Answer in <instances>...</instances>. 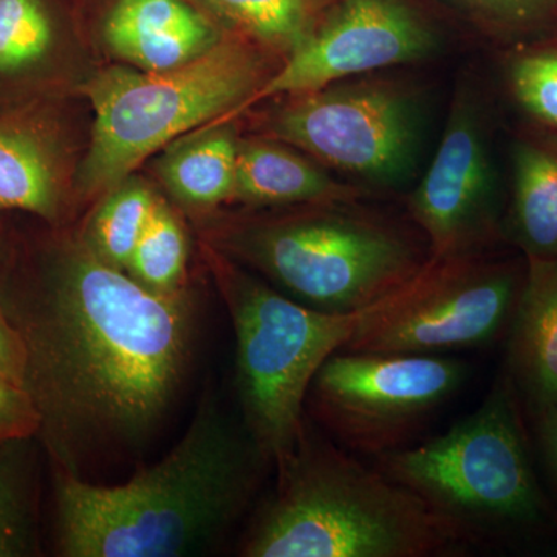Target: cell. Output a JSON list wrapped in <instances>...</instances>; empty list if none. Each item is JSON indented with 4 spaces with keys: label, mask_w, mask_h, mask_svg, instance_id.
I'll return each instance as SVG.
<instances>
[{
    "label": "cell",
    "mask_w": 557,
    "mask_h": 557,
    "mask_svg": "<svg viewBox=\"0 0 557 557\" xmlns=\"http://www.w3.org/2000/svg\"><path fill=\"white\" fill-rule=\"evenodd\" d=\"M518 395L498 380L485 401L445 434L375 458L388 479L408 487L469 541L536 523L544 515Z\"/></svg>",
    "instance_id": "cell-7"
},
{
    "label": "cell",
    "mask_w": 557,
    "mask_h": 557,
    "mask_svg": "<svg viewBox=\"0 0 557 557\" xmlns=\"http://www.w3.org/2000/svg\"><path fill=\"white\" fill-rule=\"evenodd\" d=\"M507 83L519 108L557 134V47L516 51L507 62Z\"/></svg>",
    "instance_id": "cell-24"
},
{
    "label": "cell",
    "mask_w": 557,
    "mask_h": 557,
    "mask_svg": "<svg viewBox=\"0 0 557 557\" xmlns=\"http://www.w3.org/2000/svg\"><path fill=\"white\" fill-rule=\"evenodd\" d=\"M309 2H319V0H309Z\"/></svg>",
    "instance_id": "cell-30"
},
{
    "label": "cell",
    "mask_w": 557,
    "mask_h": 557,
    "mask_svg": "<svg viewBox=\"0 0 557 557\" xmlns=\"http://www.w3.org/2000/svg\"><path fill=\"white\" fill-rule=\"evenodd\" d=\"M467 376L448 355L338 350L311 381L306 410L341 448L376 458L408 446Z\"/></svg>",
    "instance_id": "cell-9"
},
{
    "label": "cell",
    "mask_w": 557,
    "mask_h": 557,
    "mask_svg": "<svg viewBox=\"0 0 557 557\" xmlns=\"http://www.w3.org/2000/svg\"><path fill=\"white\" fill-rule=\"evenodd\" d=\"M104 40L132 67L166 72L197 60L222 38L183 0H119L106 20Z\"/></svg>",
    "instance_id": "cell-14"
},
{
    "label": "cell",
    "mask_w": 557,
    "mask_h": 557,
    "mask_svg": "<svg viewBox=\"0 0 557 557\" xmlns=\"http://www.w3.org/2000/svg\"><path fill=\"white\" fill-rule=\"evenodd\" d=\"M0 307L24 344L51 468L90 480L148 448L193 369L199 313L188 287L152 292L65 237L22 273L9 263Z\"/></svg>",
    "instance_id": "cell-1"
},
{
    "label": "cell",
    "mask_w": 557,
    "mask_h": 557,
    "mask_svg": "<svg viewBox=\"0 0 557 557\" xmlns=\"http://www.w3.org/2000/svg\"><path fill=\"white\" fill-rule=\"evenodd\" d=\"M420 127L416 97L383 79H344L292 95L269 121L274 138L376 185H395L412 172Z\"/></svg>",
    "instance_id": "cell-10"
},
{
    "label": "cell",
    "mask_w": 557,
    "mask_h": 557,
    "mask_svg": "<svg viewBox=\"0 0 557 557\" xmlns=\"http://www.w3.org/2000/svg\"><path fill=\"white\" fill-rule=\"evenodd\" d=\"M159 197L141 180L126 178L104 194L79 239L91 255L126 271Z\"/></svg>",
    "instance_id": "cell-21"
},
{
    "label": "cell",
    "mask_w": 557,
    "mask_h": 557,
    "mask_svg": "<svg viewBox=\"0 0 557 557\" xmlns=\"http://www.w3.org/2000/svg\"><path fill=\"white\" fill-rule=\"evenodd\" d=\"M237 150L239 141L230 126L190 135L159 161L161 182L185 207L215 208L233 200Z\"/></svg>",
    "instance_id": "cell-18"
},
{
    "label": "cell",
    "mask_w": 557,
    "mask_h": 557,
    "mask_svg": "<svg viewBox=\"0 0 557 557\" xmlns=\"http://www.w3.org/2000/svg\"><path fill=\"white\" fill-rule=\"evenodd\" d=\"M542 445L557 478V405L537 416Z\"/></svg>",
    "instance_id": "cell-28"
},
{
    "label": "cell",
    "mask_w": 557,
    "mask_h": 557,
    "mask_svg": "<svg viewBox=\"0 0 557 557\" xmlns=\"http://www.w3.org/2000/svg\"><path fill=\"white\" fill-rule=\"evenodd\" d=\"M0 373L24 386L25 350L21 336L0 307Z\"/></svg>",
    "instance_id": "cell-27"
},
{
    "label": "cell",
    "mask_w": 557,
    "mask_h": 557,
    "mask_svg": "<svg viewBox=\"0 0 557 557\" xmlns=\"http://www.w3.org/2000/svg\"><path fill=\"white\" fill-rule=\"evenodd\" d=\"M278 292L311 309L358 313L394 295L426 265L423 234L358 207V201L300 205L284 214L233 223L220 236Z\"/></svg>",
    "instance_id": "cell-4"
},
{
    "label": "cell",
    "mask_w": 557,
    "mask_h": 557,
    "mask_svg": "<svg viewBox=\"0 0 557 557\" xmlns=\"http://www.w3.org/2000/svg\"><path fill=\"white\" fill-rule=\"evenodd\" d=\"M438 36L409 0H338L251 104L432 57Z\"/></svg>",
    "instance_id": "cell-11"
},
{
    "label": "cell",
    "mask_w": 557,
    "mask_h": 557,
    "mask_svg": "<svg viewBox=\"0 0 557 557\" xmlns=\"http://www.w3.org/2000/svg\"><path fill=\"white\" fill-rule=\"evenodd\" d=\"M270 465L244 424L205 398L177 445L120 485L53 471L62 557L199 555L247 511Z\"/></svg>",
    "instance_id": "cell-2"
},
{
    "label": "cell",
    "mask_w": 557,
    "mask_h": 557,
    "mask_svg": "<svg viewBox=\"0 0 557 557\" xmlns=\"http://www.w3.org/2000/svg\"><path fill=\"white\" fill-rule=\"evenodd\" d=\"M214 273L236 336L242 424L271 465L298 442L311 381L346 346L366 310L311 309L226 256L214 259Z\"/></svg>",
    "instance_id": "cell-6"
},
{
    "label": "cell",
    "mask_w": 557,
    "mask_h": 557,
    "mask_svg": "<svg viewBox=\"0 0 557 557\" xmlns=\"http://www.w3.org/2000/svg\"><path fill=\"white\" fill-rule=\"evenodd\" d=\"M366 190L339 182L287 143L239 141L233 200L249 207L358 201Z\"/></svg>",
    "instance_id": "cell-16"
},
{
    "label": "cell",
    "mask_w": 557,
    "mask_h": 557,
    "mask_svg": "<svg viewBox=\"0 0 557 557\" xmlns=\"http://www.w3.org/2000/svg\"><path fill=\"white\" fill-rule=\"evenodd\" d=\"M491 32L504 36L530 35L557 17V0H457Z\"/></svg>",
    "instance_id": "cell-25"
},
{
    "label": "cell",
    "mask_w": 557,
    "mask_h": 557,
    "mask_svg": "<svg viewBox=\"0 0 557 557\" xmlns=\"http://www.w3.org/2000/svg\"><path fill=\"white\" fill-rule=\"evenodd\" d=\"M188 256V237L182 222L170 205L159 199L126 273L152 292H178L186 287Z\"/></svg>",
    "instance_id": "cell-22"
},
{
    "label": "cell",
    "mask_w": 557,
    "mask_h": 557,
    "mask_svg": "<svg viewBox=\"0 0 557 557\" xmlns=\"http://www.w3.org/2000/svg\"><path fill=\"white\" fill-rule=\"evenodd\" d=\"M0 211L50 225L64 215V148L53 121L33 104L0 110Z\"/></svg>",
    "instance_id": "cell-13"
},
{
    "label": "cell",
    "mask_w": 557,
    "mask_h": 557,
    "mask_svg": "<svg viewBox=\"0 0 557 557\" xmlns=\"http://www.w3.org/2000/svg\"><path fill=\"white\" fill-rule=\"evenodd\" d=\"M242 32L292 53L313 27L309 0H209Z\"/></svg>",
    "instance_id": "cell-23"
},
{
    "label": "cell",
    "mask_w": 557,
    "mask_h": 557,
    "mask_svg": "<svg viewBox=\"0 0 557 557\" xmlns=\"http://www.w3.org/2000/svg\"><path fill=\"white\" fill-rule=\"evenodd\" d=\"M265 60L244 40H220L182 67H109L84 86L95 112L79 190L100 196L157 150L222 115H237L269 81Z\"/></svg>",
    "instance_id": "cell-5"
},
{
    "label": "cell",
    "mask_w": 557,
    "mask_h": 557,
    "mask_svg": "<svg viewBox=\"0 0 557 557\" xmlns=\"http://www.w3.org/2000/svg\"><path fill=\"white\" fill-rule=\"evenodd\" d=\"M523 274L482 252L429 258L408 284L364 311L341 350L445 355L486 346L509 329Z\"/></svg>",
    "instance_id": "cell-8"
},
{
    "label": "cell",
    "mask_w": 557,
    "mask_h": 557,
    "mask_svg": "<svg viewBox=\"0 0 557 557\" xmlns=\"http://www.w3.org/2000/svg\"><path fill=\"white\" fill-rule=\"evenodd\" d=\"M40 418L35 403L20 383L0 373V445L38 437Z\"/></svg>",
    "instance_id": "cell-26"
},
{
    "label": "cell",
    "mask_w": 557,
    "mask_h": 557,
    "mask_svg": "<svg viewBox=\"0 0 557 557\" xmlns=\"http://www.w3.org/2000/svg\"><path fill=\"white\" fill-rule=\"evenodd\" d=\"M273 465L276 490L242 539V556L435 557L471 542L408 487L322 437L309 417Z\"/></svg>",
    "instance_id": "cell-3"
},
{
    "label": "cell",
    "mask_w": 557,
    "mask_h": 557,
    "mask_svg": "<svg viewBox=\"0 0 557 557\" xmlns=\"http://www.w3.org/2000/svg\"><path fill=\"white\" fill-rule=\"evenodd\" d=\"M36 440L0 445V557H32L40 552Z\"/></svg>",
    "instance_id": "cell-20"
},
{
    "label": "cell",
    "mask_w": 557,
    "mask_h": 557,
    "mask_svg": "<svg viewBox=\"0 0 557 557\" xmlns=\"http://www.w3.org/2000/svg\"><path fill=\"white\" fill-rule=\"evenodd\" d=\"M408 208L431 258L482 252L502 234L493 163L471 90L456 91L437 153Z\"/></svg>",
    "instance_id": "cell-12"
},
{
    "label": "cell",
    "mask_w": 557,
    "mask_h": 557,
    "mask_svg": "<svg viewBox=\"0 0 557 557\" xmlns=\"http://www.w3.org/2000/svg\"><path fill=\"white\" fill-rule=\"evenodd\" d=\"M58 49L50 0H0V87L38 84Z\"/></svg>",
    "instance_id": "cell-19"
},
{
    "label": "cell",
    "mask_w": 557,
    "mask_h": 557,
    "mask_svg": "<svg viewBox=\"0 0 557 557\" xmlns=\"http://www.w3.org/2000/svg\"><path fill=\"white\" fill-rule=\"evenodd\" d=\"M525 259L508 329V380L537 417L557 405V259Z\"/></svg>",
    "instance_id": "cell-15"
},
{
    "label": "cell",
    "mask_w": 557,
    "mask_h": 557,
    "mask_svg": "<svg viewBox=\"0 0 557 557\" xmlns=\"http://www.w3.org/2000/svg\"><path fill=\"white\" fill-rule=\"evenodd\" d=\"M502 234L525 258L557 259L556 132L544 129L516 141L511 203Z\"/></svg>",
    "instance_id": "cell-17"
},
{
    "label": "cell",
    "mask_w": 557,
    "mask_h": 557,
    "mask_svg": "<svg viewBox=\"0 0 557 557\" xmlns=\"http://www.w3.org/2000/svg\"><path fill=\"white\" fill-rule=\"evenodd\" d=\"M9 248H7V242L3 240L2 231H0V281H2L3 274L9 269Z\"/></svg>",
    "instance_id": "cell-29"
}]
</instances>
